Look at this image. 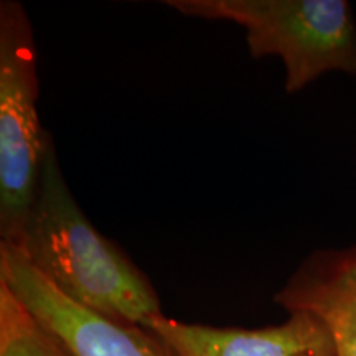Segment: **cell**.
<instances>
[{"mask_svg": "<svg viewBox=\"0 0 356 356\" xmlns=\"http://www.w3.org/2000/svg\"><path fill=\"white\" fill-rule=\"evenodd\" d=\"M190 17L225 20L246 30L251 55H277L284 88L299 92L328 73L356 74V22L346 0H167Z\"/></svg>", "mask_w": 356, "mask_h": 356, "instance_id": "2", "label": "cell"}, {"mask_svg": "<svg viewBox=\"0 0 356 356\" xmlns=\"http://www.w3.org/2000/svg\"><path fill=\"white\" fill-rule=\"evenodd\" d=\"M33 29L24 6L0 3V238L19 246L42 175L50 132L37 113Z\"/></svg>", "mask_w": 356, "mask_h": 356, "instance_id": "3", "label": "cell"}, {"mask_svg": "<svg viewBox=\"0 0 356 356\" xmlns=\"http://www.w3.org/2000/svg\"><path fill=\"white\" fill-rule=\"evenodd\" d=\"M274 302L318 315L335 338L337 356H356V244L305 257Z\"/></svg>", "mask_w": 356, "mask_h": 356, "instance_id": "6", "label": "cell"}, {"mask_svg": "<svg viewBox=\"0 0 356 356\" xmlns=\"http://www.w3.org/2000/svg\"><path fill=\"white\" fill-rule=\"evenodd\" d=\"M0 356H76L0 280Z\"/></svg>", "mask_w": 356, "mask_h": 356, "instance_id": "7", "label": "cell"}, {"mask_svg": "<svg viewBox=\"0 0 356 356\" xmlns=\"http://www.w3.org/2000/svg\"><path fill=\"white\" fill-rule=\"evenodd\" d=\"M15 248L66 299L101 317L147 328L163 315L152 282L81 211L51 136L37 195Z\"/></svg>", "mask_w": 356, "mask_h": 356, "instance_id": "1", "label": "cell"}, {"mask_svg": "<svg viewBox=\"0 0 356 356\" xmlns=\"http://www.w3.org/2000/svg\"><path fill=\"white\" fill-rule=\"evenodd\" d=\"M0 280L76 356H177L149 328L101 317L66 299L7 243H0Z\"/></svg>", "mask_w": 356, "mask_h": 356, "instance_id": "4", "label": "cell"}, {"mask_svg": "<svg viewBox=\"0 0 356 356\" xmlns=\"http://www.w3.org/2000/svg\"><path fill=\"white\" fill-rule=\"evenodd\" d=\"M147 328L177 356H337L328 325L307 310H291L286 322L256 330L186 323L165 315Z\"/></svg>", "mask_w": 356, "mask_h": 356, "instance_id": "5", "label": "cell"}]
</instances>
